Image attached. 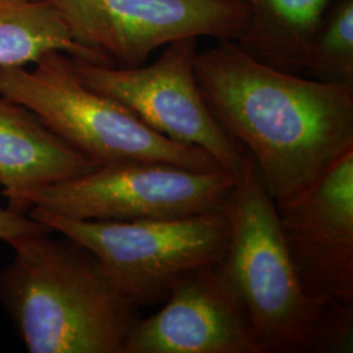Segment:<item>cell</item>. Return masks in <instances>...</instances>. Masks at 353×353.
<instances>
[{
    "instance_id": "obj_1",
    "label": "cell",
    "mask_w": 353,
    "mask_h": 353,
    "mask_svg": "<svg viewBox=\"0 0 353 353\" xmlns=\"http://www.w3.org/2000/svg\"><path fill=\"white\" fill-rule=\"evenodd\" d=\"M198 52L195 75L220 127L254 160L275 202L353 150V89L254 59L230 39Z\"/></svg>"
},
{
    "instance_id": "obj_2",
    "label": "cell",
    "mask_w": 353,
    "mask_h": 353,
    "mask_svg": "<svg viewBox=\"0 0 353 353\" xmlns=\"http://www.w3.org/2000/svg\"><path fill=\"white\" fill-rule=\"evenodd\" d=\"M0 270V303L30 353H123L140 307L96 256L63 236L12 246Z\"/></svg>"
},
{
    "instance_id": "obj_3",
    "label": "cell",
    "mask_w": 353,
    "mask_h": 353,
    "mask_svg": "<svg viewBox=\"0 0 353 353\" xmlns=\"http://www.w3.org/2000/svg\"><path fill=\"white\" fill-rule=\"evenodd\" d=\"M220 210L229 227L220 265L240 297L261 353H314L325 305L305 293L281 234L275 201L245 150Z\"/></svg>"
},
{
    "instance_id": "obj_4",
    "label": "cell",
    "mask_w": 353,
    "mask_h": 353,
    "mask_svg": "<svg viewBox=\"0 0 353 353\" xmlns=\"http://www.w3.org/2000/svg\"><path fill=\"white\" fill-rule=\"evenodd\" d=\"M0 96L32 110L92 163L157 161L192 170L221 169L201 148L153 131L123 103L87 87L70 55L50 51L26 67H0Z\"/></svg>"
},
{
    "instance_id": "obj_5",
    "label": "cell",
    "mask_w": 353,
    "mask_h": 353,
    "mask_svg": "<svg viewBox=\"0 0 353 353\" xmlns=\"http://www.w3.org/2000/svg\"><path fill=\"white\" fill-rule=\"evenodd\" d=\"M28 214L92 252L138 307L164 303L176 279L223 261L229 227L221 210L131 221L77 220L41 210Z\"/></svg>"
},
{
    "instance_id": "obj_6",
    "label": "cell",
    "mask_w": 353,
    "mask_h": 353,
    "mask_svg": "<svg viewBox=\"0 0 353 353\" xmlns=\"http://www.w3.org/2000/svg\"><path fill=\"white\" fill-rule=\"evenodd\" d=\"M237 174L157 161L97 166L85 174L7 196L17 214L41 210L77 220L131 221L220 210Z\"/></svg>"
},
{
    "instance_id": "obj_7",
    "label": "cell",
    "mask_w": 353,
    "mask_h": 353,
    "mask_svg": "<svg viewBox=\"0 0 353 353\" xmlns=\"http://www.w3.org/2000/svg\"><path fill=\"white\" fill-rule=\"evenodd\" d=\"M198 38H181L165 46L154 62L117 67L72 59L81 81L123 103L153 131L179 144L207 152L219 166L239 174L243 150L214 119L195 75Z\"/></svg>"
},
{
    "instance_id": "obj_8",
    "label": "cell",
    "mask_w": 353,
    "mask_h": 353,
    "mask_svg": "<svg viewBox=\"0 0 353 353\" xmlns=\"http://www.w3.org/2000/svg\"><path fill=\"white\" fill-rule=\"evenodd\" d=\"M72 38L117 67H138L181 38L237 41L245 0H49Z\"/></svg>"
},
{
    "instance_id": "obj_9",
    "label": "cell",
    "mask_w": 353,
    "mask_h": 353,
    "mask_svg": "<svg viewBox=\"0 0 353 353\" xmlns=\"http://www.w3.org/2000/svg\"><path fill=\"white\" fill-rule=\"evenodd\" d=\"M275 204L307 297L353 306V150L307 189Z\"/></svg>"
},
{
    "instance_id": "obj_10",
    "label": "cell",
    "mask_w": 353,
    "mask_h": 353,
    "mask_svg": "<svg viewBox=\"0 0 353 353\" xmlns=\"http://www.w3.org/2000/svg\"><path fill=\"white\" fill-rule=\"evenodd\" d=\"M220 262L176 279L164 306L130 330L123 353H261Z\"/></svg>"
},
{
    "instance_id": "obj_11",
    "label": "cell",
    "mask_w": 353,
    "mask_h": 353,
    "mask_svg": "<svg viewBox=\"0 0 353 353\" xmlns=\"http://www.w3.org/2000/svg\"><path fill=\"white\" fill-rule=\"evenodd\" d=\"M97 166L59 139L32 110L0 96V189L6 198Z\"/></svg>"
},
{
    "instance_id": "obj_12",
    "label": "cell",
    "mask_w": 353,
    "mask_h": 353,
    "mask_svg": "<svg viewBox=\"0 0 353 353\" xmlns=\"http://www.w3.org/2000/svg\"><path fill=\"white\" fill-rule=\"evenodd\" d=\"M332 0H245L248 26L237 41L254 59L303 75L313 38Z\"/></svg>"
},
{
    "instance_id": "obj_13",
    "label": "cell",
    "mask_w": 353,
    "mask_h": 353,
    "mask_svg": "<svg viewBox=\"0 0 353 353\" xmlns=\"http://www.w3.org/2000/svg\"><path fill=\"white\" fill-rule=\"evenodd\" d=\"M50 51L113 65L76 42L49 0H0V67H26Z\"/></svg>"
},
{
    "instance_id": "obj_14",
    "label": "cell",
    "mask_w": 353,
    "mask_h": 353,
    "mask_svg": "<svg viewBox=\"0 0 353 353\" xmlns=\"http://www.w3.org/2000/svg\"><path fill=\"white\" fill-rule=\"evenodd\" d=\"M303 75L353 89V0H332L328 4Z\"/></svg>"
},
{
    "instance_id": "obj_15",
    "label": "cell",
    "mask_w": 353,
    "mask_h": 353,
    "mask_svg": "<svg viewBox=\"0 0 353 353\" xmlns=\"http://www.w3.org/2000/svg\"><path fill=\"white\" fill-rule=\"evenodd\" d=\"M352 338L353 306L325 305L314 353L352 352Z\"/></svg>"
},
{
    "instance_id": "obj_16",
    "label": "cell",
    "mask_w": 353,
    "mask_h": 353,
    "mask_svg": "<svg viewBox=\"0 0 353 353\" xmlns=\"http://www.w3.org/2000/svg\"><path fill=\"white\" fill-rule=\"evenodd\" d=\"M52 233L50 227L26 214H17L12 210L0 207V241L11 248L21 241L38 234Z\"/></svg>"
}]
</instances>
